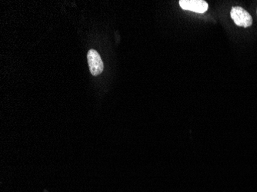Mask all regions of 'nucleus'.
<instances>
[{"mask_svg": "<svg viewBox=\"0 0 257 192\" xmlns=\"http://www.w3.org/2000/svg\"><path fill=\"white\" fill-rule=\"evenodd\" d=\"M87 61L89 71L92 76H99L103 72V62L96 50H90L88 52Z\"/></svg>", "mask_w": 257, "mask_h": 192, "instance_id": "1", "label": "nucleus"}, {"mask_svg": "<svg viewBox=\"0 0 257 192\" xmlns=\"http://www.w3.org/2000/svg\"><path fill=\"white\" fill-rule=\"evenodd\" d=\"M231 17L236 25L239 27H250L252 23V19L249 13L241 7H233L231 10Z\"/></svg>", "mask_w": 257, "mask_h": 192, "instance_id": "2", "label": "nucleus"}, {"mask_svg": "<svg viewBox=\"0 0 257 192\" xmlns=\"http://www.w3.org/2000/svg\"><path fill=\"white\" fill-rule=\"evenodd\" d=\"M180 6L183 10H190L198 14H204L207 11V3L203 0H180Z\"/></svg>", "mask_w": 257, "mask_h": 192, "instance_id": "3", "label": "nucleus"}]
</instances>
